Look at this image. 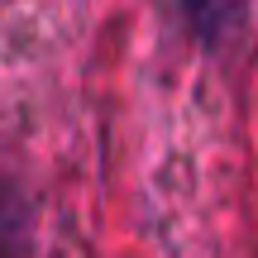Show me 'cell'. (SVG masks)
I'll return each instance as SVG.
<instances>
[{
    "label": "cell",
    "mask_w": 258,
    "mask_h": 258,
    "mask_svg": "<svg viewBox=\"0 0 258 258\" xmlns=\"http://www.w3.org/2000/svg\"><path fill=\"white\" fill-rule=\"evenodd\" d=\"M182 5H186V19H191L196 34L206 43H220V38H230L239 29V19L249 15L253 0H182Z\"/></svg>",
    "instance_id": "6da1fadb"
}]
</instances>
